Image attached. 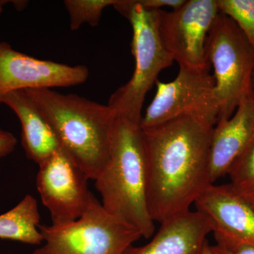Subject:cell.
<instances>
[{
	"label": "cell",
	"instance_id": "obj_1",
	"mask_svg": "<svg viewBox=\"0 0 254 254\" xmlns=\"http://www.w3.org/2000/svg\"><path fill=\"white\" fill-rule=\"evenodd\" d=\"M215 124L187 114L143 129L148 158L147 202L150 216L162 223L190 211L213 185L210 151Z\"/></svg>",
	"mask_w": 254,
	"mask_h": 254
},
{
	"label": "cell",
	"instance_id": "obj_2",
	"mask_svg": "<svg viewBox=\"0 0 254 254\" xmlns=\"http://www.w3.org/2000/svg\"><path fill=\"white\" fill-rule=\"evenodd\" d=\"M108 213L149 239L155 232L147 202L148 158L140 125L116 117L108 163L95 180Z\"/></svg>",
	"mask_w": 254,
	"mask_h": 254
},
{
	"label": "cell",
	"instance_id": "obj_3",
	"mask_svg": "<svg viewBox=\"0 0 254 254\" xmlns=\"http://www.w3.org/2000/svg\"><path fill=\"white\" fill-rule=\"evenodd\" d=\"M23 91L49 122L62 147L95 181L109 160L115 112L108 105L50 88Z\"/></svg>",
	"mask_w": 254,
	"mask_h": 254
},
{
	"label": "cell",
	"instance_id": "obj_4",
	"mask_svg": "<svg viewBox=\"0 0 254 254\" xmlns=\"http://www.w3.org/2000/svg\"><path fill=\"white\" fill-rule=\"evenodd\" d=\"M114 8L131 24L135 69L131 79L112 94L108 105L117 117L140 125L147 93L158 81L159 73L171 66L174 60L159 34L158 10L145 7L139 0H119Z\"/></svg>",
	"mask_w": 254,
	"mask_h": 254
},
{
	"label": "cell",
	"instance_id": "obj_5",
	"mask_svg": "<svg viewBox=\"0 0 254 254\" xmlns=\"http://www.w3.org/2000/svg\"><path fill=\"white\" fill-rule=\"evenodd\" d=\"M205 53L214 68L218 123L231 118L251 95L254 48L231 18L219 13L208 32Z\"/></svg>",
	"mask_w": 254,
	"mask_h": 254
},
{
	"label": "cell",
	"instance_id": "obj_6",
	"mask_svg": "<svg viewBox=\"0 0 254 254\" xmlns=\"http://www.w3.org/2000/svg\"><path fill=\"white\" fill-rule=\"evenodd\" d=\"M43 244L32 254H123L141 234L108 213L94 195L77 220L64 225H40Z\"/></svg>",
	"mask_w": 254,
	"mask_h": 254
},
{
	"label": "cell",
	"instance_id": "obj_7",
	"mask_svg": "<svg viewBox=\"0 0 254 254\" xmlns=\"http://www.w3.org/2000/svg\"><path fill=\"white\" fill-rule=\"evenodd\" d=\"M219 13L216 0H187L181 7L170 12L158 10L162 43L180 66L210 68L205 41Z\"/></svg>",
	"mask_w": 254,
	"mask_h": 254
},
{
	"label": "cell",
	"instance_id": "obj_8",
	"mask_svg": "<svg viewBox=\"0 0 254 254\" xmlns=\"http://www.w3.org/2000/svg\"><path fill=\"white\" fill-rule=\"evenodd\" d=\"M157 92L145 115L142 129L157 126L187 114H196L216 125L218 108L215 98V82L210 68L180 66L178 75L169 83L157 81Z\"/></svg>",
	"mask_w": 254,
	"mask_h": 254
},
{
	"label": "cell",
	"instance_id": "obj_9",
	"mask_svg": "<svg viewBox=\"0 0 254 254\" xmlns=\"http://www.w3.org/2000/svg\"><path fill=\"white\" fill-rule=\"evenodd\" d=\"M36 187L49 210L52 225L77 220L86 211L93 193L86 173L63 147L38 165Z\"/></svg>",
	"mask_w": 254,
	"mask_h": 254
},
{
	"label": "cell",
	"instance_id": "obj_10",
	"mask_svg": "<svg viewBox=\"0 0 254 254\" xmlns=\"http://www.w3.org/2000/svg\"><path fill=\"white\" fill-rule=\"evenodd\" d=\"M89 71L84 65L64 64L36 59L0 43V104L11 92L69 87L85 83Z\"/></svg>",
	"mask_w": 254,
	"mask_h": 254
},
{
	"label": "cell",
	"instance_id": "obj_11",
	"mask_svg": "<svg viewBox=\"0 0 254 254\" xmlns=\"http://www.w3.org/2000/svg\"><path fill=\"white\" fill-rule=\"evenodd\" d=\"M194 205L210 221L216 245L227 250L254 247V208L230 184H213Z\"/></svg>",
	"mask_w": 254,
	"mask_h": 254
},
{
	"label": "cell",
	"instance_id": "obj_12",
	"mask_svg": "<svg viewBox=\"0 0 254 254\" xmlns=\"http://www.w3.org/2000/svg\"><path fill=\"white\" fill-rule=\"evenodd\" d=\"M254 143V103L252 96L241 102L233 115L214 127L210 151L212 184L227 175L232 164Z\"/></svg>",
	"mask_w": 254,
	"mask_h": 254
},
{
	"label": "cell",
	"instance_id": "obj_13",
	"mask_svg": "<svg viewBox=\"0 0 254 254\" xmlns=\"http://www.w3.org/2000/svg\"><path fill=\"white\" fill-rule=\"evenodd\" d=\"M211 232L206 216L190 210L162 222L150 242L141 247L130 246L123 254H203Z\"/></svg>",
	"mask_w": 254,
	"mask_h": 254
},
{
	"label": "cell",
	"instance_id": "obj_14",
	"mask_svg": "<svg viewBox=\"0 0 254 254\" xmlns=\"http://www.w3.org/2000/svg\"><path fill=\"white\" fill-rule=\"evenodd\" d=\"M1 104L17 115L23 149L32 161L39 165L62 146L49 122L26 91L11 92L5 95Z\"/></svg>",
	"mask_w": 254,
	"mask_h": 254
},
{
	"label": "cell",
	"instance_id": "obj_15",
	"mask_svg": "<svg viewBox=\"0 0 254 254\" xmlns=\"http://www.w3.org/2000/svg\"><path fill=\"white\" fill-rule=\"evenodd\" d=\"M41 215L38 202L26 195L16 206L0 215V239L40 246L43 238L39 230Z\"/></svg>",
	"mask_w": 254,
	"mask_h": 254
},
{
	"label": "cell",
	"instance_id": "obj_16",
	"mask_svg": "<svg viewBox=\"0 0 254 254\" xmlns=\"http://www.w3.org/2000/svg\"><path fill=\"white\" fill-rule=\"evenodd\" d=\"M227 175L234 190L254 208V143L232 164Z\"/></svg>",
	"mask_w": 254,
	"mask_h": 254
},
{
	"label": "cell",
	"instance_id": "obj_17",
	"mask_svg": "<svg viewBox=\"0 0 254 254\" xmlns=\"http://www.w3.org/2000/svg\"><path fill=\"white\" fill-rule=\"evenodd\" d=\"M119 0H65L64 1L70 17V28L76 31L83 23L97 26L103 10L115 6Z\"/></svg>",
	"mask_w": 254,
	"mask_h": 254
},
{
	"label": "cell",
	"instance_id": "obj_18",
	"mask_svg": "<svg viewBox=\"0 0 254 254\" xmlns=\"http://www.w3.org/2000/svg\"><path fill=\"white\" fill-rule=\"evenodd\" d=\"M219 12L236 23L254 48V0H216Z\"/></svg>",
	"mask_w": 254,
	"mask_h": 254
},
{
	"label": "cell",
	"instance_id": "obj_19",
	"mask_svg": "<svg viewBox=\"0 0 254 254\" xmlns=\"http://www.w3.org/2000/svg\"><path fill=\"white\" fill-rule=\"evenodd\" d=\"M16 144L17 140L16 137L11 132L0 128V158H4L12 153Z\"/></svg>",
	"mask_w": 254,
	"mask_h": 254
},
{
	"label": "cell",
	"instance_id": "obj_20",
	"mask_svg": "<svg viewBox=\"0 0 254 254\" xmlns=\"http://www.w3.org/2000/svg\"><path fill=\"white\" fill-rule=\"evenodd\" d=\"M145 7L149 9L159 10L163 6H169L176 10L181 7L186 2L187 0H139Z\"/></svg>",
	"mask_w": 254,
	"mask_h": 254
},
{
	"label": "cell",
	"instance_id": "obj_21",
	"mask_svg": "<svg viewBox=\"0 0 254 254\" xmlns=\"http://www.w3.org/2000/svg\"><path fill=\"white\" fill-rule=\"evenodd\" d=\"M212 254H254V247L242 245L232 250L222 248L218 245L210 246Z\"/></svg>",
	"mask_w": 254,
	"mask_h": 254
},
{
	"label": "cell",
	"instance_id": "obj_22",
	"mask_svg": "<svg viewBox=\"0 0 254 254\" xmlns=\"http://www.w3.org/2000/svg\"><path fill=\"white\" fill-rule=\"evenodd\" d=\"M14 4L16 6V9H23L27 4V1H15Z\"/></svg>",
	"mask_w": 254,
	"mask_h": 254
},
{
	"label": "cell",
	"instance_id": "obj_23",
	"mask_svg": "<svg viewBox=\"0 0 254 254\" xmlns=\"http://www.w3.org/2000/svg\"><path fill=\"white\" fill-rule=\"evenodd\" d=\"M251 96L254 103V70L252 77V83H251Z\"/></svg>",
	"mask_w": 254,
	"mask_h": 254
},
{
	"label": "cell",
	"instance_id": "obj_24",
	"mask_svg": "<svg viewBox=\"0 0 254 254\" xmlns=\"http://www.w3.org/2000/svg\"><path fill=\"white\" fill-rule=\"evenodd\" d=\"M203 254H212L210 250V245H208V243H207L206 245H205L204 251H203Z\"/></svg>",
	"mask_w": 254,
	"mask_h": 254
},
{
	"label": "cell",
	"instance_id": "obj_25",
	"mask_svg": "<svg viewBox=\"0 0 254 254\" xmlns=\"http://www.w3.org/2000/svg\"><path fill=\"white\" fill-rule=\"evenodd\" d=\"M6 2H7V1L0 0V14L2 12L3 8H4V4H6Z\"/></svg>",
	"mask_w": 254,
	"mask_h": 254
}]
</instances>
